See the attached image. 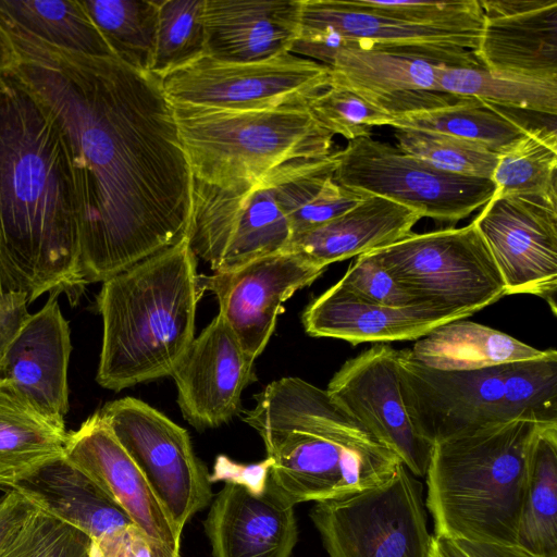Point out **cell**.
Masks as SVG:
<instances>
[{
    "label": "cell",
    "instance_id": "6da1fadb",
    "mask_svg": "<svg viewBox=\"0 0 557 557\" xmlns=\"http://www.w3.org/2000/svg\"><path fill=\"white\" fill-rule=\"evenodd\" d=\"M0 24L16 53L11 72L51 110L71 146L86 283L187 237L194 177L161 79Z\"/></svg>",
    "mask_w": 557,
    "mask_h": 557
},
{
    "label": "cell",
    "instance_id": "7a4b0ae2",
    "mask_svg": "<svg viewBox=\"0 0 557 557\" xmlns=\"http://www.w3.org/2000/svg\"><path fill=\"white\" fill-rule=\"evenodd\" d=\"M81 209L67 138L51 110L11 71L0 73V295L64 293L75 304Z\"/></svg>",
    "mask_w": 557,
    "mask_h": 557
},
{
    "label": "cell",
    "instance_id": "3957f363",
    "mask_svg": "<svg viewBox=\"0 0 557 557\" xmlns=\"http://www.w3.org/2000/svg\"><path fill=\"white\" fill-rule=\"evenodd\" d=\"M197 257L188 237L102 282L103 335L96 380L120 392L172 375L195 338Z\"/></svg>",
    "mask_w": 557,
    "mask_h": 557
},
{
    "label": "cell",
    "instance_id": "277c9868",
    "mask_svg": "<svg viewBox=\"0 0 557 557\" xmlns=\"http://www.w3.org/2000/svg\"><path fill=\"white\" fill-rule=\"evenodd\" d=\"M540 425L513 419L433 445L424 476L435 535L517 544L529 458Z\"/></svg>",
    "mask_w": 557,
    "mask_h": 557
},
{
    "label": "cell",
    "instance_id": "5b68a950",
    "mask_svg": "<svg viewBox=\"0 0 557 557\" xmlns=\"http://www.w3.org/2000/svg\"><path fill=\"white\" fill-rule=\"evenodd\" d=\"M173 109L193 177L222 189H245L293 162L333 152L334 135L308 109Z\"/></svg>",
    "mask_w": 557,
    "mask_h": 557
},
{
    "label": "cell",
    "instance_id": "8992f818",
    "mask_svg": "<svg viewBox=\"0 0 557 557\" xmlns=\"http://www.w3.org/2000/svg\"><path fill=\"white\" fill-rule=\"evenodd\" d=\"M421 304L465 319L506 296L475 225L404 238L369 252Z\"/></svg>",
    "mask_w": 557,
    "mask_h": 557
},
{
    "label": "cell",
    "instance_id": "52a82bcc",
    "mask_svg": "<svg viewBox=\"0 0 557 557\" xmlns=\"http://www.w3.org/2000/svg\"><path fill=\"white\" fill-rule=\"evenodd\" d=\"M309 517L327 557H428L422 485L401 463L382 483L314 503Z\"/></svg>",
    "mask_w": 557,
    "mask_h": 557
},
{
    "label": "cell",
    "instance_id": "ba28073f",
    "mask_svg": "<svg viewBox=\"0 0 557 557\" xmlns=\"http://www.w3.org/2000/svg\"><path fill=\"white\" fill-rule=\"evenodd\" d=\"M480 33L413 24L357 9L347 0H300V30L290 53L327 65L337 49L357 48L451 67H483L472 53Z\"/></svg>",
    "mask_w": 557,
    "mask_h": 557
},
{
    "label": "cell",
    "instance_id": "9c48e42d",
    "mask_svg": "<svg viewBox=\"0 0 557 557\" xmlns=\"http://www.w3.org/2000/svg\"><path fill=\"white\" fill-rule=\"evenodd\" d=\"M271 459L269 480L294 506L344 497L387 480L398 458L368 432L259 434Z\"/></svg>",
    "mask_w": 557,
    "mask_h": 557
},
{
    "label": "cell",
    "instance_id": "30bf717a",
    "mask_svg": "<svg viewBox=\"0 0 557 557\" xmlns=\"http://www.w3.org/2000/svg\"><path fill=\"white\" fill-rule=\"evenodd\" d=\"M334 181L363 196H379L421 218L458 222L493 196L491 180L440 171L371 136L348 141L334 152Z\"/></svg>",
    "mask_w": 557,
    "mask_h": 557
},
{
    "label": "cell",
    "instance_id": "8fae6325",
    "mask_svg": "<svg viewBox=\"0 0 557 557\" xmlns=\"http://www.w3.org/2000/svg\"><path fill=\"white\" fill-rule=\"evenodd\" d=\"M172 106L224 110L308 109L331 86L326 65L290 52L255 62L202 57L165 76Z\"/></svg>",
    "mask_w": 557,
    "mask_h": 557
},
{
    "label": "cell",
    "instance_id": "7c38bea8",
    "mask_svg": "<svg viewBox=\"0 0 557 557\" xmlns=\"http://www.w3.org/2000/svg\"><path fill=\"white\" fill-rule=\"evenodd\" d=\"M135 461L178 531L210 505V473L188 432L147 403L124 397L99 411Z\"/></svg>",
    "mask_w": 557,
    "mask_h": 557
},
{
    "label": "cell",
    "instance_id": "4fadbf2b",
    "mask_svg": "<svg viewBox=\"0 0 557 557\" xmlns=\"http://www.w3.org/2000/svg\"><path fill=\"white\" fill-rule=\"evenodd\" d=\"M189 246L213 272L287 250L292 238L269 178L239 190L193 181Z\"/></svg>",
    "mask_w": 557,
    "mask_h": 557
},
{
    "label": "cell",
    "instance_id": "5bb4252c",
    "mask_svg": "<svg viewBox=\"0 0 557 557\" xmlns=\"http://www.w3.org/2000/svg\"><path fill=\"white\" fill-rule=\"evenodd\" d=\"M500 273L506 295L545 300L557 314V195L492 196L472 221Z\"/></svg>",
    "mask_w": 557,
    "mask_h": 557
},
{
    "label": "cell",
    "instance_id": "9a60e30c",
    "mask_svg": "<svg viewBox=\"0 0 557 557\" xmlns=\"http://www.w3.org/2000/svg\"><path fill=\"white\" fill-rule=\"evenodd\" d=\"M400 392L416 431L431 444L511 420L504 404L506 364L438 370L398 350Z\"/></svg>",
    "mask_w": 557,
    "mask_h": 557
},
{
    "label": "cell",
    "instance_id": "2e32d148",
    "mask_svg": "<svg viewBox=\"0 0 557 557\" xmlns=\"http://www.w3.org/2000/svg\"><path fill=\"white\" fill-rule=\"evenodd\" d=\"M326 392L412 475H425L433 444L416 431L408 417L397 349L380 343L348 359Z\"/></svg>",
    "mask_w": 557,
    "mask_h": 557
},
{
    "label": "cell",
    "instance_id": "e0dca14e",
    "mask_svg": "<svg viewBox=\"0 0 557 557\" xmlns=\"http://www.w3.org/2000/svg\"><path fill=\"white\" fill-rule=\"evenodd\" d=\"M325 269L302 256L285 250L237 270L199 275L203 293L209 290L219 302L225 320L244 351L256 360L274 332L283 304L298 289L310 285Z\"/></svg>",
    "mask_w": 557,
    "mask_h": 557
},
{
    "label": "cell",
    "instance_id": "ac0fdd59",
    "mask_svg": "<svg viewBox=\"0 0 557 557\" xmlns=\"http://www.w3.org/2000/svg\"><path fill=\"white\" fill-rule=\"evenodd\" d=\"M253 362L218 313L195 336L171 375L184 419L198 430L232 420L240 409L243 391L256 380Z\"/></svg>",
    "mask_w": 557,
    "mask_h": 557
},
{
    "label": "cell",
    "instance_id": "d6986e66",
    "mask_svg": "<svg viewBox=\"0 0 557 557\" xmlns=\"http://www.w3.org/2000/svg\"><path fill=\"white\" fill-rule=\"evenodd\" d=\"M64 458L152 541L181 554V535L146 478L97 411L67 433Z\"/></svg>",
    "mask_w": 557,
    "mask_h": 557
},
{
    "label": "cell",
    "instance_id": "ffe728a7",
    "mask_svg": "<svg viewBox=\"0 0 557 557\" xmlns=\"http://www.w3.org/2000/svg\"><path fill=\"white\" fill-rule=\"evenodd\" d=\"M475 59L491 73L557 79V1L479 0Z\"/></svg>",
    "mask_w": 557,
    "mask_h": 557
},
{
    "label": "cell",
    "instance_id": "44dd1931",
    "mask_svg": "<svg viewBox=\"0 0 557 557\" xmlns=\"http://www.w3.org/2000/svg\"><path fill=\"white\" fill-rule=\"evenodd\" d=\"M212 557H290L297 541L295 506L270 482L255 492L225 483L203 521Z\"/></svg>",
    "mask_w": 557,
    "mask_h": 557
},
{
    "label": "cell",
    "instance_id": "7402d4cb",
    "mask_svg": "<svg viewBox=\"0 0 557 557\" xmlns=\"http://www.w3.org/2000/svg\"><path fill=\"white\" fill-rule=\"evenodd\" d=\"M326 66L331 85L348 89L392 117L450 106L463 98L443 91L441 65L420 58L341 48Z\"/></svg>",
    "mask_w": 557,
    "mask_h": 557
},
{
    "label": "cell",
    "instance_id": "603a6c76",
    "mask_svg": "<svg viewBox=\"0 0 557 557\" xmlns=\"http://www.w3.org/2000/svg\"><path fill=\"white\" fill-rule=\"evenodd\" d=\"M58 295L30 314L0 362V380L14 387L45 414L60 421L69 410L67 367L71 354L69 322Z\"/></svg>",
    "mask_w": 557,
    "mask_h": 557
},
{
    "label": "cell",
    "instance_id": "cb8c5ba5",
    "mask_svg": "<svg viewBox=\"0 0 557 557\" xmlns=\"http://www.w3.org/2000/svg\"><path fill=\"white\" fill-rule=\"evenodd\" d=\"M206 55L255 62L290 52L300 30V0H205Z\"/></svg>",
    "mask_w": 557,
    "mask_h": 557
},
{
    "label": "cell",
    "instance_id": "d4e9b609",
    "mask_svg": "<svg viewBox=\"0 0 557 557\" xmlns=\"http://www.w3.org/2000/svg\"><path fill=\"white\" fill-rule=\"evenodd\" d=\"M455 320L459 318L431 307L389 308L372 304L336 284L313 299L301 317L310 336L338 338L352 345L418 339Z\"/></svg>",
    "mask_w": 557,
    "mask_h": 557
},
{
    "label": "cell",
    "instance_id": "484cf974",
    "mask_svg": "<svg viewBox=\"0 0 557 557\" xmlns=\"http://www.w3.org/2000/svg\"><path fill=\"white\" fill-rule=\"evenodd\" d=\"M421 219L394 201L366 196L344 213L292 237L287 250L326 269L404 238Z\"/></svg>",
    "mask_w": 557,
    "mask_h": 557
},
{
    "label": "cell",
    "instance_id": "4316f807",
    "mask_svg": "<svg viewBox=\"0 0 557 557\" xmlns=\"http://www.w3.org/2000/svg\"><path fill=\"white\" fill-rule=\"evenodd\" d=\"M41 509L98 543L134 524L89 478L64 456L14 487Z\"/></svg>",
    "mask_w": 557,
    "mask_h": 557
},
{
    "label": "cell",
    "instance_id": "83f0119b",
    "mask_svg": "<svg viewBox=\"0 0 557 557\" xmlns=\"http://www.w3.org/2000/svg\"><path fill=\"white\" fill-rule=\"evenodd\" d=\"M64 421L55 420L0 380V487L14 488L64 456Z\"/></svg>",
    "mask_w": 557,
    "mask_h": 557
},
{
    "label": "cell",
    "instance_id": "f1b7e54d",
    "mask_svg": "<svg viewBox=\"0 0 557 557\" xmlns=\"http://www.w3.org/2000/svg\"><path fill=\"white\" fill-rule=\"evenodd\" d=\"M412 356L438 370H480L545 356L490 326L459 319L438 325L416 342Z\"/></svg>",
    "mask_w": 557,
    "mask_h": 557
},
{
    "label": "cell",
    "instance_id": "f546056e",
    "mask_svg": "<svg viewBox=\"0 0 557 557\" xmlns=\"http://www.w3.org/2000/svg\"><path fill=\"white\" fill-rule=\"evenodd\" d=\"M334 171L332 152L293 162L269 177L292 237L334 219L366 197L338 185Z\"/></svg>",
    "mask_w": 557,
    "mask_h": 557
},
{
    "label": "cell",
    "instance_id": "4dcf8cb0",
    "mask_svg": "<svg viewBox=\"0 0 557 557\" xmlns=\"http://www.w3.org/2000/svg\"><path fill=\"white\" fill-rule=\"evenodd\" d=\"M517 544L541 557H557V423L541 424L534 437Z\"/></svg>",
    "mask_w": 557,
    "mask_h": 557
},
{
    "label": "cell",
    "instance_id": "1f68e13d",
    "mask_svg": "<svg viewBox=\"0 0 557 557\" xmlns=\"http://www.w3.org/2000/svg\"><path fill=\"white\" fill-rule=\"evenodd\" d=\"M387 125L456 137L495 153L508 148L530 127L506 109L470 97L450 106L393 117Z\"/></svg>",
    "mask_w": 557,
    "mask_h": 557
},
{
    "label": "cell",
    "instance_id": "d6a6232c",
    "mask_svg": "<svg viewBox=\"0 0 557 557\" xmlns=\"http://www.w3.org/2000/svg\"><path fill=\"white\" fill-rule=\"evenodd\" d=\"M0 22L59 48L114 57L81 0H0Z\"/></svg>",
    "mask_w": 557,
    "mask_h": 557
},
{
    "label": "cell",
    "instance_id": "836d02e7",
    "mask_svg": "<svg viewBox=\"0 0 557 557\" xmlns=\"http://www.w3.org/2000/svg\"><path fill=\"white\" fill-rule=\"evenodd\" d=\"M438 84L447 94L475 98L504 109L548 116L557 113V79L494 74L484 67L441 65Z\"/></svg>",
    "mask_w": 557,
    "mask_h": 557
},
{
    "label": "cell",
    "instance_id": "e575fe53",
    "mask_svg": "<svg viewBox=\"0 0 557 557\" xmlns=\"http://www.w3.org/2000/svg\"><path fill=\"white\" fill-rule=\"evenodd\" d=\"M113 55L128 66L151 69L159 1L81 0Z\"/></svg>",
    "mask_w": 557,
    "mask_h": 557
},
{
    "label": "cell",
    "instance_id": "d590c367",
    "mask_svg": "<svg viewBox=\"0 0 557 557\" xmlns=\"http://www.w3.org/2000/svg\"><path fill=\"white\" fill-rule=\"evenodd\" d=\"M556 127L530 126L512 145L497 153L491 181L493 196H553L556 189Z\"/></svg>",
    "mask_w": 557,
    "mask_h": 557
},
{
    "label": "cell",
    "instance_id": "8d00e7d4",
    "mask_svg": "<svg viewBox=\"0 0 557 557\" xmlns=\"http://www.w3.org/2000/svg\"><path fill=\"white\" fill-rule=\"evenodd\" d=\"M205 0H160L150 73L160 79L206 55Z\"/></svg>",
    "mask_w": 557,
    "mask_h": 557
},
{
    "label": "cell",
    "instance_id": "74e56055",
    "mask_svg": "<svg viewBox=\"0 0 557 557\" xmlns=\"http://www.w3.org/2000/svg\"><path fill=\"white\" fill-rule=\"evenodd\" d=\"M504 404L511 420L557 423V351L506 364Z\"/></svg>",
    "mask_w": 557,
    "mask_h": 557
},
{
    "label": "cell",
    "instance_id": "f35d334b",
    "mask_svg": "<svg viewBox=\"0 0 557 557\" xmlns=\"http://www.w3.org/2000/svg\"><path fill=\"white\" fill-rule=\"evenodd\" d=\"M397 148L429 165L450 174L491 180L497 153L456 137L409 129H396Z\"/></svg>",
    "mask_w": 557,
    "mask_h": 557
},
{
    "label": "cell",
    "instance_id": "ab89813d",
    "mask_svg": "<svg viewBox=\"0 0 557 557\" xmlns=\"http://www.w3.org/2000/svg\"><path fill=\"white\" fill-rule=\"evenodd\" d=\"M85 537L35 505L0 545V557H70Z\"/></svg>",
    "mask_w": 557,
    "mask_h": 557
},
{
    "label": "cell",
    "instance_id": "60d3db41",
    "mask_svg": "<svg viewBox=\"0 0 557 557\" xmlns=\"http://www.w3.org/2000/svg\"><path fill=\"white\" fill-rule=\"evenodd\" d=\"M308 110L321 127L349 141L371 136L373 126L387 125L393 119L348 89L335 85L318 95Z\"/></svg>",
    "mask_w": 557,
    "mask_h": 557
},
{
    "label": "cell",
    "instance_id": "b9f144b4",
    "mask_svg": "<svg viewBox=\"0 0 557 557\" xmlns=\"http://www.w3.org/2000/svg\"><path fill=\"white\" fill-rule=\"evenodd\" d=\"M350 5L374 14L413 24L448 28L482 29L483 12L479 0L384 1L347 0Z\"/></svg>",
    "mask_w": 557,
    "mask_h": 557
},
{
    "label": "cell",
    "instance_id": "7bdbcfd3",
    "mask_svg": "<svg viewBox=\"0 0 557 557\" xmlns=\"http://www.w3.org/2000/svg\"><path fill=\"white\" fill-rule=\"evenodd\" d=\"M336 285L384 307H430L421 304L369 252L358 256Z\"/></svg>",
    "mask_w": 557,
    "mask_h": 557
},
{
    "label": "cell",
    "instance_id": "ee69618b",
    "mask_svg": "<svg viewBox=\"0 0 557 557\" xmlns=\"http://www.w3.org/2000/svg\"><path fill=\"white\" fill-rule=\"evenodd\" d=\"M89 557H182L148 537L135 524L98 542L89 543Z\"/></svg>",
    "mask_w": 557,
    "mask_h": 557
},
{
    "label": "cell",
    "instance_id": "f6af8a7d",
    "mask_svg": "<svg viewBox=\"0 0 557 557\" xmlns=\"http://www.w3.org/2000/svg\"><path fill=\"white\" fill-rule=\"evenodd\" d=\"M428 557H541L517 544L431 535Z\"/></svg>",
    "mask_w": 557,
    "mask_h": 557
},
{
    "label": "cell",
    "instance_id": "bcb514c9",
    "mask_svg": "<svg viewBox=\"0 0 557 557\" xmlns=\"http://www.w3.org/2000/svg\"><path fill=\"white\" fill-rule=\"evenodd\" d=\"M271 463V459L267 458L257 465L244 466L225 456H219L214 472L210 474V481L213 483L223 480L226 483L242 484L251 491L261 492L267 485Z\"/></svg>",
    "mask_w": 557,
    "mask_h": 557
},
{
    "label": "cell",
    "instance_id": "7dc6e473",
    "mask_svg": "<svg viewBox=\"0 0 557 557\" xmlns=\"http://www.w3.org/2000/svg\"><path fill=\"white\" fill-rule=\"evenodd\" d=\"M25 293L11 292L0 295V362L10 344L30 315Z\"/></svg>",
    "mask_w": 557,
    "mask_h": 557
},
{
    "label": "cell",
    "instance_id": "c3c4849f",
    "mask_svg": "<svg viewBox=\"0 0 557 557\" xmlns=\"http://www.w3.org/2000/svg\"><path fill=\"white\" fill-rule=\"evenodd\" d=\"M18 490H9L0 497V545L35 507Z\"/></svg>",
    "mask_w": 557,
    "mask_h": 557
},
{
    "label": "cell",
    "instance_id": "681fc988",
    "mask_svg": "<svg viewBox=\"0 0 557 557\" xmlns=\"http://www.w3.org/2000/svg\"><path fill=\"white\" fill-rule=\"evenodd\" d=\"M16 63L14 47L0 24V73L10 72Z\"/></svg>",
    "mask_w": 557,
    "mask_h": 557
}]
</instances>
